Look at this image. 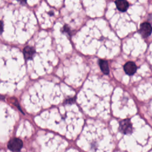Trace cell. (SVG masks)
<instances>
[{
  "label": "cell",
  "mask_w": 152,
  "mask_h": 152,
  "mask_svg": "<svg viewBox=\"0 0 152 152\" xmlns=\"http://www.w3.org/2000/svg\"><path fill=\"white\" fill-rule=\"evenodd\" d=\"M124 71L128 75H133L137 70V66L133 62H128L124 65Z\"/></svg>",
  "instance_id": "5"
},
{
  "label": "cell",
  "mask_w": 152,
  "mask_h": 152,
  "mask_svg": "<svg viewBox=\"0 0 152 152\" xmlns=\"http://www.w3.org/2000/svg\"><path fill=\"white\" fill-rule=\"evenodd\" d=\"M23 145V141L20 139L14 138L10 140V141L8 142L7 147L9 150L13 152H19L22 148Z\"/></svg>",
  "instance_id": "1"
},
{
  "label": "cell",
  "mask_w": 152,
  "mask_h": 152,
  "mask_svg": "<svg viewBox=\"0 0 152 152\" xmlns=\"http://www.w3.org/2000/svg\"><path fill=\"white\" fill-rule=\"evenodd\" d=\"M3 31H4V23L1 20H0V35L2 34Z\"/></svg>",
  "instance_id": "8"
},
{
  "label": "cell",
  "mask_w": 152,
  "mask_h": 152,
  "mask_svg": "<svg viewBox=\"0 0 152 152\" xmlns=\"http://www.w3.org/2000/svg\"><path fill=\"white\" fill-rule=\"evenodd\" d=\"M23 53L24 57L26 60H31L33 58V56L36 53V50L34 47L27 46L24 48Z\"/></svg>",
  "instance_id": "4"
},
{
  "label": "cell",
  "mask_w": 152,
  "mask_h": 152,
  "mask_svg": "<svg viewBox=\"0 0 152 152\" xmlns=\"http://www.w3.org/2000/svg\"><path fill=\"white\" fill-rule=\"evenodd\" d=\"M139 31L142 37H148L152 32V27L148 23H143L140 25Z\"/></svg>",
  "instance_id": "2"
},
{
  "label": "cell",
  "mask_w": 152,
  "mask_h": 152,
  "mask_svg": "<svg viewBox=\"0 0 152 152\" xmlns=\"http://www.w3.org/2000/svg\"><path fill=\"white\" fill-rule=\"evenodd\" d=\"M115 4L117 8L122 12L125 11L129 7V4L126 0H116Z\"/></svg>",
  "instance_id": "6"
},
{
  "label": "cell",
  "mask_w": 152,
  "mask_h": 152,
  "mask_svg": "<svg viewBox=\"0 0 152 152\" xmlns=\"http://www.w3.org/2000/svg\"><path fill=\"white\" fill-rule=\"evenodd\" d=\"M99 65H100V67L102 71L104 74H108L109 72V69L107 62L106 61L101 59L99 61Z\"/></svg>",
  "instance_id": "7"
},
{
  "label": "cell",
  "mask_w": 152,
  "mask_h": 152,
  "mask_svg": "<svg viewBox=\"0 0 152 152\" xmlns=\"http://www.w3.org/2000/svg\"><path fill=\"white\" fill-rule=\"evenodd\" d=\"M21 5H25L27 3V0H17Z\"/></svg>",
  "instance_id": "9"
},
{
  "label": "cell",
  "mask_w": 152,
  "mask_h": 152,
  "mask_svg": "<svg viewBox=\"0 0 152 152\" xmlns=\"http://www.w3.org/2000/svg\"><path fill=\"white\" fill-rule=\"evenodd\" d=\"M119 128L121 131L124 134H128L131 132L132 125L129 119H125L120 122Z\"/></svg>",
  "instance_id": "3"
}]
</instances>
